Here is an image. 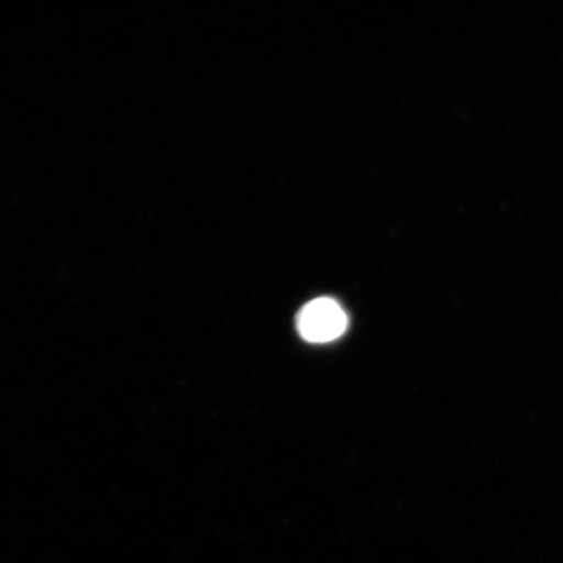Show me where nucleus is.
Listing matches in <instances>:
<instances>
[{
	"label": "nucleus",
	"instance_id": "f257e3e1",
	"mask_svg": "<svg viewBox=\"0 0 563 563\" xmlns=\"http://www.w3.org/2000/svg\"><path fill=\"white\" fill-rule=\"evenodd\" d=\"M347 325V314L330 298L308 302L298 314L299 333L312 343L332 342L346 332Z\"/></svg>",
	"mask_w": 563,
	"mask_h": 563
}]
</instances>
